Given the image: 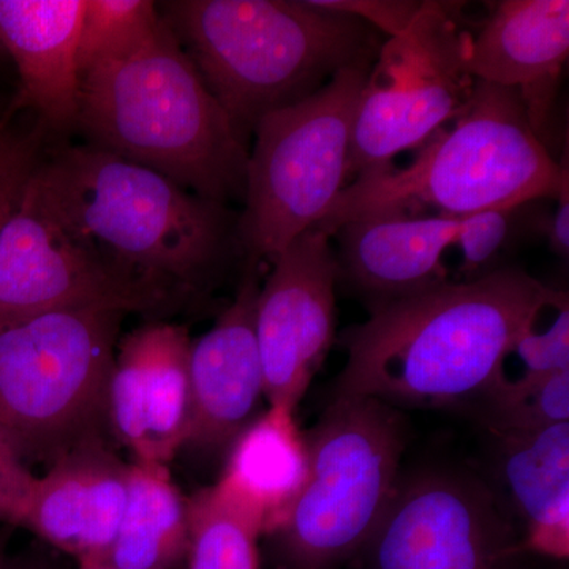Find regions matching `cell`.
Returning a JSON list of instances; mask_svg holds the SVG:
<instances>
[{
	"label": "cell",
	"mask_w": 569,
	"mask_h": 569,
	"mask_svg": "<svg viewBox=\"0 0 569 569\" xmlns=\"http://www.w3.org/2000/svg\"><path fill=\"white\" fill-rule=\"evenodd\" d=\"M460 220L406 212L365 213L343 223L339 276L377 302L421 293L449 282L443 254L456 244Z\"/></svg>",
	"instance_id": "ac0fdd59"
},
{
	"label": "cell",
	"mask_w": 569,
	"mask_h": 569,
	"mask_svg": "<svg viewBox=\"0 0 569 569\" xmlns=\"http://www.w3.org/2000/svg\"><path fill=\"white\" fill-rule=\"evenodd\" d=\"M179 305L108 263L63 222L33 174L0 228V325L67 309L159 316Z\"/></svg>",
	"instance_id": "30bf717a"
},
{
	"label": "cell",
	"mask_w": 569,
	"mask_h": 569,
	"mask_svg": "<svg viewBox=\"0 0 569 569\" xmlns=\"http://www.w3.org/2000/svg\"><path fill=\"white\" fill-rule=\"evenodd\" d=\"M307 477L309 448L295 410L269 406L231 441L212 489L263 537H271L290 516Z\"/></svg>",
	"instance_id": "d6986e66"
},
{
	"label": "cell",
	"mask_w": 569,
	"mask_h": 569,
	"mask_svg": "<svg viewBox=\"0 0 569 569\" xmlns=\"http://www.w3.org/2000/svg\"><path fill=\"white\" fill-rule=\"evenodd\" d=\"M13 527H0V569L6 563L7 557H9V546L11 535H13Z\"/></svg>",
	"instance_id": "1f68e13d"
},
{
	"label": "cell",
	"mask_w": 569,
	"mask_h": 569,
	"mask_svg": "<svg viewBox=\"0 0 569 569\" xmlns=\"http://www.w3.org/2000/svg\"><path fill=\"white\" fill-rule=\"evenodd\" d=\"M331 239L306 231L272 260L260 284L254 331L269 406L296 411L335 343L340 276Z\"/></svg>",
	"instance_id": "7c38bea8"
},
{
	"label": "cell",
	"mask_w": 569,
	"mask_h": 569,
	"mask_svg": "<svg viewBox=\"0 0 569 569\" xmlns=\"http://www.w3.org/2000/svg\"><path fill=\"white\" fill-rule=\"evenodd\" d=\"M261 264L247 263L234 301L190 346L192 430L187 447L216 451L258 417L264 373L254 331Z\"/></svg>",
	"instance_id": "9a60e30c"
},
{
	"label": "cell",
	"mask_w": 569,
	"mask_h": 569,
	"mask_svg": "<svg viewBox=\"0 0 569 569\" xmlns=\"http://www.w3.org/2000/svg\"><path fill=\"white\" fill-rule=\"evenodd\" d=\"M370 69H347L253 130L238 236L247 263H272L348 186L356 104Z\"/></svg>",
	"instance_id": "ba28073f"
},
{
	"label": "cell",
	"mask_w": 569,
	"mask_h": 569,
	"mask_svg": "<svg viewBox=\"0 0 569 569\" xmlns=\"http://www.w3.org/2000/svg\"><path fill=\"white\" fill-rule=\"evenodd\" d=\"M2 569H56L47 557L40 556L39 552H22L18 556L7 557Z\"/></svg>",
	"instance_id": "4dcf8cb0"
},
{
	"label": "cell",
	"mask_w": 569,
	"mask_h": 569,
	"mask_svg": "<svg viewBox=\"0 0 569 569\" xmlns=\"http://www.w3.org/2000/svg\"><path fill=\"white\" fill-rule=\"evenodd\" d=\"M512 541L488 489L430 473L399 485L366 548L376 569H503Z\"/></svg>",
	"instance_id": "8fae6325"
},
{
	"label": "cell",
	"mask_w": 569,
	"mask_h": 569,
	"mask_svg": "<svg viewBox=\"0 0 569 569\" xmlns=\"http://www.w3.org/2000/svg\"><path fill=\"white\" fill-rule=\"evenodd\" d=\"M129 471L100 437L74 445L37 477L21 527L78 563L104 561L126 509Z\"/></svg>",
	"instance_id": "2e32d148"
},
{
	"label": "cell",
	"mask_w": 569,
	"mask_h": 569,
	"mask_svg": "<svg viewBox=\"0 0 569 569\" xmlns=\"http://www.w3.org/2000/svg\"><path fill=\"white\" fill-rule=\"evenodd\" d=\"M190 500L187 569H260L263 537L250 520L228 507L216 490H198Z\"/></svg>",
	"instance_id": "7402d4cb"
},
{
	"label": "cell",
	"mask_w": 569,
	"mask_h": 569,
	"mask_svg": "<svg viewBox=\"0 0 569 569\" xmlns=\"http://www.w3.org/2000/svg\"><path fill=\"white\" fill-rule=\"evenodd\" d=\"M77 132L206 200H244L249 142L164 21L140 50L82 74Z\"/></svg>",
	"instance_id": "277c9868"
},
{
	"label": "cell",
	"mask_w": 569,
	"mask_h": 569,
	"mask_svg": "<svg viewBox=\"0 0 569 569\" xmlns=\"http://www.w3.org/2000/svg\"><path fill=\"white\" fill-rule=\"evenodd\" d=\"M537 321L519 336L507 358H505V361H511L512 359V361L518 362V367L498 378L492 389L511 387V385L538 380V378L556 376L560 372H569L568 299H565L557 307L556 317L552 318V323L548 328L539 331Z\"/></svg>",
	"instance_id": "484cf974"
},
{
	"label": "cell",
	"mask_w": 569,
	"mask_h": 569,
	"mask_svg": "<svg viewBox=\"0 0 569 569\" xmlns=\"http://www.w3.org/2000/svg\"><path fill=\"white\" fill-rule=\"evenodd\" d=\"M316 9L365 21L388 39L400 36L415 21L422 2L417 0H307Z\"/></svg>",
	"instance_id": "83f0119b"
},
{
	"label": "cell",
	"mask_w": 569,
	"mask_h": 569,
	"mask_svg": "<svg viewBox=\"0 0 569 569\" xmlns=\"http://www.w3.org/2000/svg\"><path fill=\"white\" fill-rule=\"evenodd\" d=\"M559 295L522 269L498 268L377 302L366 323L343 335L347 361L336 396L391 407L486 396L516 340Z\"/></svg>",
	"instance_id": "6da1fadb"
},
{
	"label": "cell",
	"mask_w": 569,
	"mask_h": 569,
	"mask_svg": "<svg viewBox=\"0 0 569 569\" xmlns=\"http://www.w3.org/2000/svg\"><path fill=\"white\" fill-rule=\"evenodd\" d=\"M531 203L488 209L460 220L455 246H459L462 253V280L479 279L497 271L500 254L511 249L520 234L526 233V222L533 217L529 211Z\"/></svg>",
	"instance_id": "d4e9b609"
},
{
	"label": "cell",
	"mask_w": 569,
	"mask_h": 569,
	"mask_svg": "<svg viewBox=\"0 0 569 569\" xmlns=\"http://www.w3.org/2000/svg\"><path fill=\"white\" fill-rule=\"evenodd\" d=\"M458 13L455 3L426 0L410 28L381 44L356 104L348 183L422 148L470 100Z\"/></svg>",
	"instance_id": "9c48e42d"
},
{
	"label": "cell",
	"mask_w": 569,
	"mask_h": 569,
	"mask_svg": "<svg viewBox=\"0 0 569 569\" xmlns=\"http://www.w3.org/2000/svg\"><path fill=\"white\" fill-rule=\"evenodd\" d=\"M557 209L548 216L545 236L549 241V249L561 258L569 254V186L563 187L557 194Z\"/></svg>",
	"instance_id": "f546056e"
},
{
	"label": "cell",
	"mask_w": 569,
	"mask_h": 569,
	"mask_svg": "<svg viewBox=\"0 0 569 569\" xmlns=\"http://www.w3.org/2000/svg\"><path fill=\"white\" fill-rule=\"evenodd\" d=\"M78 569H118L111 567L107 561H84V563H78Z\"/></svg>",
	"instance_id": "d6a6232c"
},
{
	"label": "cell",
	"mask_w": 569,
	"mask_h": 569,
	"mask_svg": "<svg viewBox=\"0 0 569 569\" xmlns=\"http://www.w3.org/2000/svg\"><path fill=\"white\" fill-rule=\"evenodd\" d=\"M501 479L526 527V548L569 556V422L498 437Z\"/></svg>",
	"instance_id": "ffe728a7"
},
{
	"label": "cell",
	"mask_w": 569,
	"mask_h": 569,
	"mask_svg": "<svg viewBox=\"0 0 569 569\" xmlns=\"http://www.w3.org/2000/svg\"><path fill=\"white\" fill-rule=\"evenodd\" d=\"M123 317L67 309L0 325V430L22 459L100 437Z\"/></svg>",
	"instance_id": "8992f818"
},
{
	"label": "cell",
	"mask_w": 569,
	"mask_h": 569,
	"mask_svg": "<svg viewBox=\"0 0 569 569\" xmlns=\"http://www.w3.org/2000/svg\"><path fill=\"white\" fill-rule=\"evenodd\" d=\"M190 500L168 466L130 462L129 492L107 563L118 569H174L189 549Z\"/></svg>",
	"instance_id": "44dd1931"
},
{
	"label": "cell",
	"mask_w": 569,
	"mask_h": 569,
	"mask_svg": "<svg viewBox=\"0 0 569 569\" xmlns=\"http://www.w3.org/2000/svg\"><path fill=\"white\" fill-rule=\"evenodd\" d=\"M86 0H0V50L17 66L9 116L31 111L41 140L77 132L78 37Z\"/></svg>",
	"instance_id": "e0dca14e"
},
{
	"label": "cell",
	"mask_w": 569,
	"mask_h": 569,
	"mask_svg": "<svg viewBox=\"0 0 569 569\" xmlns=\"http://www.w3.org/2000/svg\"><path fill=\"white\" fill-rule=\"evenodd\" d=\"M189 329L156 320L119 339L107 419L133 462L168 466L192 430Z\"/></svg>",
	"instance_id": "4fadbf2b"
},
{
	"label": "cell",
	"mask_w": 569,
	"mask_h": 569,
	"mask_svg": "<svg viewBox=\"0 0 569 569\" xmlns=\"http://www.w3.org/2000/svg\"><path fill=\"white\" fill-rule=\"evenodd\" d=\"M37 181L108 263L181 301L242 254L239 212L230 206L92 146L47 151Z\"/></svg>",
	"instance_id": "7a4b0ae2"
},
{
	"label": "cell",
	"mask_w": 569,
	"mask_h": 569,
	"mask_svg": "<svg viewBox=\"0 0 569 569\" xmlns=\"http://www.w3.org/2000/svg\"><path fill=\"white\" fill-rule=\"evenodd\" d=\"M486 396L498 437L569 422V372L496 388Z\"/></svg>",
	"instance_id": "cb8c5ba5"
},
{
	"label": "cell",
	"mask_w": 569,
	"mask_h": 569,
	"mask_svg": "<svg viewBox=\"0 0 569 569\" xmlns=\"http://www.w3.org/2000/svg\"><path fill=\"white\" fill-rule=\"evenodd\" d=\"M163 21L247 142L269 112L337 73L372 69L383 40L365 21L307 0H170Z\"/></svg>",
	"instance_id": "3957f363"
},
{
	"label": "cell",
	"mask_w": 569,
	"mask_h": 569,
	"mask_svg": "<svg viewBox=\"0 0 569 569\" xmlns=\"http://www.w3.org/2000/svg\"><path fill=\"white\" fill-rule=\"evenodd\" d=\"M37 477L0 430V526L21 527Z\"/></svg>",
	"instance_id": "f1b7e54d"
},
{
	"label": "cell",
	"mask_w": 569,
	"mask_h": 569,
	"mask_svg": "<svg viewBox=\"0 0 569 569\" xmlns=\"http://www.w3.org/2000/svg\"><path fill=\"white\" fill-rule=\"evenodd\" d=\"M309 477L271 535L290 569H321L369 545L399 488L403 427L372 397L336 396L306 432Z\"/></svg>",
	"instance_id": "52a82bcc"
},
{
	"label": "cell",
	"mask_w": 569,
	"mask_h": 569,
	"mask_svg": "<svg viewBox=\"0 0 569 569\" xmlns=\"http://www.w3.org/2000/svg\"><path fill=\"white\" fill-rule=\"evenodd\" d=\"M567 186L568 153L560 162L553 159L519 93L475 81L458 118L422 146L413 163L358 176L313 228L332 238L348 220L378 212L463 219L488 209L556 200Z\"/></svg>",
	"instance_id": "5b68a950"
},
{
	"label": "cell",
	"mask_w": 569,
	"mask_h": 569,
	"mask_svg": "<svg viewBox=\"0 0 569 569\" xmlns=\"http://www.w3.org/2000/svg\"><path fill=\"white\" fill-rule=\"evenodd\" d=\"M43 140L0 122V228L20 204L22 194L44 159Z\"/></svg>",
	"instance_id": "4316f807"
},
{
	"label": "cell",
	"mask_w": 569,
	"mask_h": 569,
	"mask_svg": "<svg viewBox=\"0 0 569 569\" xmlns=\"http://www.w3.org/2000/svg\"><path fill=\"white\" fill-rule=\"evenodd\" d=\"M568 54V0H501L477 33L467 32L463 61L475 81L515 89L548 146Z\"/></svg>",
	"instance_id": "5bb4252c"
},
{
	"label": "cell",
	"mask_w": 569,
	"mask_h": 569,
	"mask_svg": "<svg viewBox=\"0 0 569 569\" xmlns=\"http://www.w3.org/2000/svg\"><path fill=\"white\" fill-rule=\"evenodd\" d=\"M163 18L152 0H86L78 37L82 74L140 50L159 32Z\"/></svg>",
	"instance_id": "603a6c76"
}]
</instances>
